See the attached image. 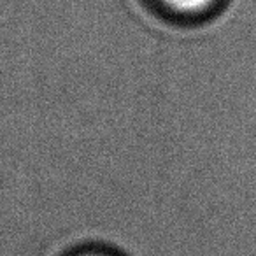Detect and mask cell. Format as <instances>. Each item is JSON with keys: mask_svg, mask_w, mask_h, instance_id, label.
<instances>
[{"mask_svg": "<svg viewBox=\"0 0 256 256\" xmlns=\"http://www.w3.org/2000/svg\"><path fill=\"white\" fill-rule=\"evenodd\" d=\"M162 16L174 22H200L209 18L223 6L224 0H150Z\"/></svg>", "mask_w": 256, "mask_h": 256, "instance_id": "cell-1", "label": "cell"}, {"mask_svg": "<svg viewBox=\"0 0 256 256\" xmlns=\"http://www.w3.org/2000/svg\"><path fill=\"white\" fill-rule=\"evenodd\" d=\"M72 256H120V254H114V252L106 251V249H86V251H79Z\"/></svg>", "mask_w": 256, "mask_h": 256, "instance_id": "cell-2", "label": "cell"}]
</instances>
